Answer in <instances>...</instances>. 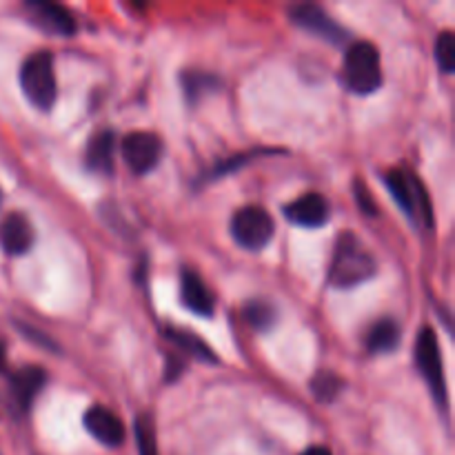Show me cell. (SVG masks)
<instances>
[{
	"label": "cell",
	"instance_id": "21",
	"mask_svg": "<svg viewBox=\"0 0 455 455\" xmlns=\"http://www.w3.org/2000/svg\"><path fill=\"white\" fill-rule=\"evenodd\" d=\"M435 62L444 74H453L455 69V36L451 31H443L435 40Z\"/></svg>",
	"mask_w": 455,
	"mask_h": 455
},
{
	"label": "cell",
	"instance_id": "9",
	"mask_svg": "<svg viewBox=\"0 0 455 455\" xmlns=\"http://www.w3.org/2000/svg\"><path fill=\"white\" fill-rule=\"evenodd\" d=\"M27 12H29L31 20L40 27V29L49 31V34L58 36H71L76 31V20L71 16L69 9H65L58 3H49V0H27Z\"/></svg>",
	"mask_w": 455,
	"mask_h": 455
},
{
	"label": "cell",
	"instance_id": "8",
	"mask_svg": "<svg viewBox=\"0 0 455 455\" xmlns=\"http://www.w3.org/2000/svg\"><path fill=\"white\" fill-rule=\"evenodd\" d=\"M291 22L300 27V29L309 31V34L318 36V38L327 40V43L331 44H342L349 40V34H347L345 27H342L340 22L333 20V18L329 16L323 7H318V4H296V7L291 9Z\"/></svg>",
	"mask_w": 455,
	"mask_h": 455
},
{
	"label": "cell",
	"instance_id": "16",
	"mask_svg": "<svg viewBox=\"0 0 455 455\" xmlns=\"http://www.w3.org/2000/svg\"><path fill=\"white\" fill-rule=\"evenodd\" d=\"M400 342V324L391 318H382L369 329L367 347L371 354H387L394 351Z\"/></svg>",
	"mask_w": 455,
	"mask_h": 455
},
{
	"label": "cell",
	"instance_id": "15",
	"mask_svg": "<svg viewBox=\"0 0 455 455\" xmlns=\"http://www.w3.org/2000/svg\"><path fill=\"white\" fill-rule=\"evenodd\" d=\"M114 151H116V136L114 132H100L89 140L84 163L89 169L98 173L114 172Z\"/></svg>",
	"mask_w": 455,
	"mask_h": 455
},
{
	"label": "cell",
	"instance_id": "2",
	"mask_svg": "<svg viewBox=\"0 0 455 455\" xmlns=\"http://www.w3.org/2000/svg\"><path fill=\"white\" fill-rule=\"evenodd\" d=\"M342 76H345L347 89L358 96L378 92L385 78H382L380 52L376 44L367 43V40H358L351 44L345 53V62H342Z\"/></svg>",
	"mask_w": 455,
	"mask_h": 455
},
{
	"label": "cell",
	"instance_id": "13",
	"mask_svg": "<svg viewBox=\"0 0 455 455\" xmlns=\"http://www.w3.org/2000/svg\"><path fill=\"white\" fill-rule=\"evenodd\" d=\"M0 244L9 256H22L34 244V231L22 213H9L0 222Z\"/></svg>",
	"mask_w": 455,
	"mask_h": 455
},
{
	"label": "cell",
	"instance_id": "22",
	"mask_svg": "<svg viewBox=\"0 0 455 455\" xmlns=\"http://www.w3.org/2000/svg\"><path fill=\"white\" fill-rule=\"evenodd\" d=\"M136 443L140 455H158V444H156V434L151 422L145 416L136 420Z\"/></svg>",
	"mask_w": 455,
	"mask_h": 455
},
{
	"label": "cell",
	"instance_id": "24",
	"mask_svg": "<svg viewBox=\"0 0 455 455\" xmlns=\"http://www.w3.org/2000/svg\"><path fill=\"white\" fill-rule=\"evenodd\" d=\"M302 455H331V451H329V449H324V447H311V449H307V451Z\"/></svg>",
	"mask_w": 455,
	"mask_h": 455
},
{
	"label": "cell",
	"instance_id": "20",
	"mask_svg": "<svg viewBox=\"0 0 455 455\" xmlns=\"http://www.w3.org/2000/svg\"><path fill=\"white\" fill-rule=\"evenodd\" d=\"M244 318L258 331H267L275 324V309L265 300H251L244 307Z\"/></svg>",
	"mask_w": 455,
	"mask_h": 455
},
{
	"label": "cell",
	"instance_id": "5",
	"mask_svg": "<svg viewBox=\"0 0 455 455\" xmlns=\"http://www.w3.org/2000/svg\"><path fill=\"white\" fill-rule=\"evenodd\" d=\"M385 182L387 187H389L394 200L398 203V207L403 209L407 216L425 218L427 225L434 222V216H431V203L429 198H427L425 185H422L413 173L404 172V169H394V172L387 173Z\"/></svg>",
	"mask_w": 455,
	"mask_h": 455
},
{
	"label": "cell",
	"instance_id": "19",
	"mask_svg": "<svg viewBox=\"0 0 455 455\" xmlns=\"http://www.w3.org/2000/svg\"><path fill=\"white\" fill-rule=\"evenodd\" d=\"M182 87H185L187 98H189L191 102H198L200 96H204V93L212 92V89L220 87V80H218L216 76H212V74L187 71V74L182 76Z\"/></svg>",
	"mask_w": 455,
	"mask_h": 455
},
{
	"label": "cell",
	"instance_id": "1",
	"mask_svg": "<svg viewBox=\"0 0 455 455\" xmlns=\"http://www.w3.org/2000/svg\"><path fill=\"white\" fill-rule=\"evenodd\" d=\"M378 271L376 258L354 234H342L336 243L331 265H329V284L336 289H354L367 283Z\"/></svg>",
	"mask_w": 455,
	"mask_h": 455
},
{
	"label": "cell",
	"instance_id": "11",
	"mask_svg": "<svg viewBox=\"0 0 455 455\" xmlns=\"http://www.w3.org/2000/svg\"><path fill=\"white\" fill-rule=\"evenodd\" d=\"M284 216L293 225L307 227V229H318L329 222V204L320 194H305L302 198L293 200L284 207Z\"/></svg>",
	"mask_w": 455,
	"mask_h": 455
},
{
	"label": "cell",
	"instance_id": "10",
	"mask_svg": "<svg viewBox=\"0 0 455 455\" xmlns=\"http://www.w3.org/2000/svg\"><path fill=\"white\" fill-rule=\"evenodd\" d=\"M83 425L105 447H120L124 443L123 420L107 407L89 409L83 418Z\"/></svg>",
	"mask_w": 455,
	"mask_h": 455
},
{
	"label": "cell",
	"instance_id": "18",
	"mask_svg": "<svg viewBox=\"0 0 455 455\" xmlns=\"http://www.w3.org/2000/svg\"><path fill=\"white\" fill-rule=\"evenodd\" d=\"M342 387H345V382H342L340 376H336L331 371H320L311 380V394L315 395L318 403H331V400H336L340 395Z\"/></svg>",
	"mask_w": 455,
	"mask_h": 455
},
{
	"label": "cell",
	"instance_id": "6",
	"mask_svg": "<svg viewBox=\"0 0 455 455\" xmlns=\"http://www.w3.org/2000/svg\"><path fill=\"white\" fill-rule=\"evenodd\" d=\"M416 363L425 380L429 382L435 400L440 407H447V385H444L443 371V355H440V345L435 331L431 327H425L416 338Z\"/></svg>",
	"mask_w": 455,
	"mask_h": 455
},
{
	"label": "cell",
	"instance_id": "23",
	"mask_svg": "<svg viewBox=\"0 0 455 455\" xmlns=\"http://www.w3.org/2000/svg\"><path fill=\"white\" fill-rule=\"evenodd\" d=\"M355 194H358V203L360 207H363L364 213H369V216H376V203H373L371 194H369V189H364L360 182H355Z\"/></svg>",
	"mask_w": 455,
	"mask_h": 455
},
{
	"label": "cell",
	"instance_id": "4",
	"mask_svg": "<svg viewBox=\"0 0 455 455\" xmlns=\"http://www.w3.org/2000/svg\"><path fill=\"white\" fill-rule=\"evenodd\" d=\"M274 218L269 216V212L262 207H249L238 209L234 213V220H231V234H234V240L243 249H249V251H260L274 238Z\"/></svg>",
	"mask_w": 455,
	"mask_h": 455
},
{
	"label": "cell",
	"instance_id": "17",
	"mask_svg": "<svg viewBox=\"0 0 455 455\" xmlns=\"http://www.w3.org/2000/svg\"><path fill=\"white\" fill-rule=\"evenodd\" d=\"M167 340L173 342L178 349L185 351L191 358H198L203 363H216V354L198 336H194V333L180 331V329H167Z\"/></svg>",
	"mask_w": 455,
	"mask_h": 455
},
{
	"label": "cell",
	"instance_id": "14",
	"mask_svg": "<svg viewBox=\"0 0 455 455\" xmlns=\"http://www.w3.org/2000/svg\"><path fill=\"white\" fill-rule=\"evenodd\" d=\"M44 371L40 367H22L12 376V395L22 411H29L36 395L44 387Z\"/></svg>",
	"mask_w": 455,
	"mask_h": 455
},
{
	"label": "cell",
	"instance_id": "3",
	"mask_svg": "<svg viewBox=\"0 0 455 455\" xmlns=\"http://www.w3.org/2000/svg\"><path fill=\"white\" fill-rule=\"evenodd\" d=\"M20 87L31 105L43 111L52 109L58 96L52 52H36L34 56L22 62Z\"/></svg>",
	"mask_w": 455,
	"mask_h": 455
},
{
	"label": "cell",
	"instance_id": "25",
	"mask_svg": "<svg viewBox=\"0 0 455 455\" xmlns=\"http://www.w3.org/2000/svg\"><path fill=\"white\" fill-rule=\"evenodd\" d=\"M4 364H7V351H4V345L0 342V371L4 369Z\"/></svg>",
	"mask_w": 455,
	"mask_h": 455
},
{
	"label": "cell",
	"instance_id": "7",
	"mask_svg": "<svg viewBox=\"0 0 455 455\" xmlns=\"http://www.w3.org/2000/svg\"><path fill=\"white\" fill-rule=\"evenodd\" d=\"M120 154H123V160L127 163V167L133 173H138V176H142V173H149L160 163L163 142H160V138L156 133L149 132L129 133V136L123 138Z\"/></svg>",
	"mask_w": 455,
	"mask_h": 455
},
{
	"label": "cell",
	"instance_id": "12",
	"mask_svg": "<svg viewBox=\"0 0 455 455\" xmlns=\"http://www.w3.org/2000/svg\"><path fill=\"white\" fill-rule=\"evenodd\" d=\"M180 298L185 302V307L189 311H194L196 315H203V318H212L213 307H216V300H213V293L209 291V287L204 284V280L200 278L194 271L185 269L180 278Z\"/></svg>",
	"mask_w": 455,
	"mask_h": 455
}]
</instances>
